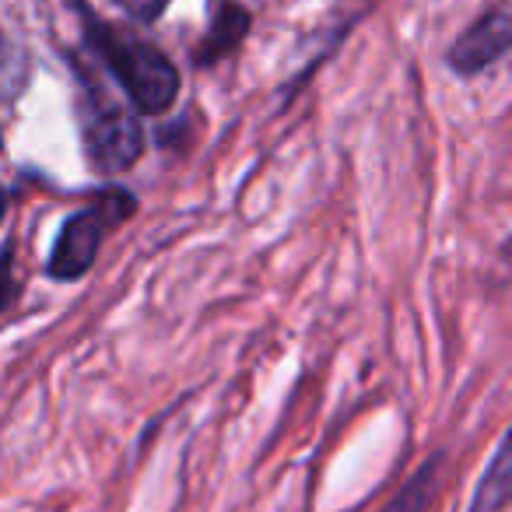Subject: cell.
<instances>
[{
  "instance_id": "1",
  "label": "cell",
  "mask_w": 512,
  "mask_h": 512,
  "mask_svg": "<svg viewBox=\"0 0 512 512\" xmlns=\"http://www.w3.org/2000/svg\"><path fill=\"white\" fill-rule=\"evenodd\" d=\"M88 39L95 43L99 57L109 64V71L120 78L127 95L144 113H165L179 95V74L169 60L151 46H141L134 39H123L109 32L102 22L88 18Z\"/></svg>"
},
{
  "instance_id": "2",
  "label": "cell",
  "mask_w": 512,
  "mask_h": 512,
  "mask_svg": "<svg viewBox=\"0 0 512 512\" xmlns=\"http://www.w3.org/2000/svg\"><path fill=\"white\" fill-rule=\"evenodd\" d=\"M85 148L102 172H123L141 158L144 134L127 109L102 106L85 127Z\"/></svg>"
},
{
  "instance_id": "3",
  "label": "cell",
  "mask_w": 512,
  "mask_h": 512,
  "mask_svg": "<svg viewBox=\"0 0 512 512\" xmlns=\"http://www.w3.org/2000/svg\"><path fill=\"white\" fill-rule=\"evenodd\" d=\"M102 242V218L95 211H78L64 225L57 239V249L50 256V274L57 281H74L92 267Z\"/></svg>"
},
{
  "instance_id": "4",
  "label": "cell",
  "mask_w": 512,
  "mask_h": 512,
  "mask_svg": "<svg viewBox=\"0 0 512 512\" xmlns=\"http://www.w3.org/2000/svg\"><path fill=\"white\" fill-rule=\"evenodd\" d=\"M505 46H509V22H505L502 11H495V15L481 18V22L449 50V64L460 74H477L488 64H495L505 53Z\"/></svg>"
},
{
  "instance_id": "5",
  "label": "cell",
  "mask_w": 512,
  "mask_h": 512,
  "mask_svg": "<svg viewBox=\"0 0 512 512\" xmlns=\"http://www.w3.org/2000/svg\"><path fill=\"white\" fill-rule=\"evenodd\" d=\"M509 495H512V456H509V435H502V442H498L481 484H477L474 498H470L467 512H498V509H505Z\"/></svg>"
},
{
  "instance_id": "6",
  "label": "cell",
  "mask_w": 512,
  "mask_h": 512,
  "mask_svg": "<svg viewBox=\"0 0 512 512\" xmlns=\"http://www.w3.org/2000/svg\"><path fill=\"white\" fill-rule=\"evenodd\" d=\"M439 474H442V456H432L428 463H421L404 484L390 495V502L379 512H428L439 491Z\"/></svg>"
},
{
  "instance_id": "7",
  "label": "cell",
  "mask_w": 512,
  "mask_h": 512,
  "mask_svg": "<svg viewBox=\"0 0 512 512\" xmlns=\"http://www.w3.org/2000/svg\"><path fill=\"white\" fill-rule=\"evenodd\" d=\"M246 25H249L246 11L221 8L218 22H214V29H211V39H207L204 50H200V60H214V57H221V53L232 50V46L242 39V32H246Z\"/></svg>"
},
{
  "instance_id": "8",
  "label": "cell",
  "mask_w": 512,
  "mask_h": 512,
  "mask_svg": "<svg viewBox=\"0 0 512 512\" xmlns=\"http://www.w3.org/2000/svg\"><path fill=\"white\" fill-rule=\"evenodd\" d=\"M120 4L137 18V22H155V18L169 8V0H120Z\"/></svg>"
},
{
  "instance_id": "9",
  "label": "cell",
  "mask_w": 512,
  "mask_h": 512,
  "mask_svg": "<svg viewBox=\"0 0 512 512\" xmlns=\"http://www.w3.org/2000/svg\"><path fill=\"white\" fill-rule=\"evenodd\" d=\"M8 256H4V260H0V309L8 306Z\"/></svg>"
},
{
  "instance_id": "10",
  "label": "cell",
  "mask_w": 512,
  "mask_h": 512,
  "mask_svg": "<svg viewBox=\"0 0 512 512\" xmlns=\"http://www.w3.org/2000/svg\"><path fill=\"white\" fill-rule=\"evenodd\" d=\"M4 207H8V200H4V193H0V218H4Z\"/></svg>"
}]
</instances>
